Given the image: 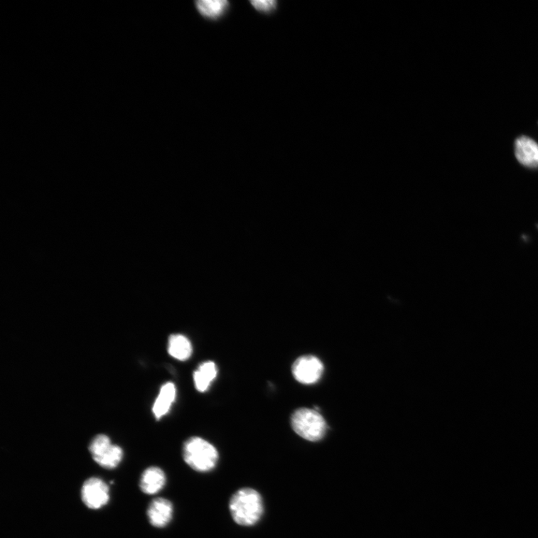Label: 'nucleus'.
<instances>
[{
  "label": "nucleus",
  "mask_w": 538,
  "mask_h": 538,
  "mask_svg": "<svg viewBox=\"0 0 538 538\" xmlns=\"http://www.w3.org/2000/svg\"><path fill=\"white\" fill-rule=\"evenodd\" d=\"M168 353L173 357L184 361L193 354V345L190 340L181 334H174L169 338Z\"/></svg>",
  "instance_id": "obj_12"
},
{
  "label": "nucleus",
  "mask_w": 538,
  "mask_h": 538,
  "mask_svg": "<svg viewBox=\"0 0 538 538\" xmlns=\"http://www.w3.org/2000/svg\"><path fill=\"white\" fill-rule=\"evenodd\" d=\"M518 162L527 168H538V144L527 136L518 138L515 144Z\"/></svg>",
  "instance_id": "obj_8"
},
{
  "label": "nucleus",
  "mask_w": 538,
  "mask_h": 538,
  "mask_svg": "<svg viewBox=\"0 0 538 538\" xmlns=\"http://www.w3.org/2000/svg\"><path fill=\"white\" fill-rule=\"evenodd\" d=\"M183 456L192 469L200 473L212 470L219 461V453L214 446L200 438H191L184 443Z\"/></svg>",
  "instance_id": "obj_2"
},
{
  "label": "nucleus",
  "mask_w": 538,
  "mask_h": 538,
  "mask_svg": "<svg viewBox=\"0 0 538 538\" xmlns=\"http://www.w3.org/2000/svg\"><path fill=\"white\" fill-rule=\"evenodd\" d=\"M176 398V387L171 382L165 384L156 398L154 407L153 413L156 419L165 416L170 410L171 407Z\"/></svg>",
  "instance_id": "obj_10"
},
{
  "label": "nucleus",
  "mask_w": 538,
  "mask_h": 538,
  "mask_svg": "<svg viewBox=\"0 0 538 538\" xmlns=\"http://www.w3.org/2000/svg\"><path fill=\"white\" fill-rule=\"evenodd\" d=\"M217 375L216 365L213 362L202 363L194 373V382L196 389L203 392L208 389L210 384Z\"/></svg>",
  "instance_id": "obj_13"
},
{
  "label": "nucleus",
  "mask_w": 538,
  "mask_h": 538,
  "mask_svg": "<svg viewBox=\"0 0 538 538\" xmlns=\"http://www.w3.org/2000/svg\"><path fill=\"white\" fill-rule=\"evenodd\" d=\"M81 498L86 507L97 510L109 502V487L104 480L92 477L84 483L81 489Z\"/></svg>",
  "instance_id": "obj_5"
},
{
  "label": "nucleus",
  "mask_w": 538,
  "mask_h": 538,
  "mask_svg": "<svg viewBox=\"0 0 538 538\" xmlns=\"http://www.w3.org/2000/svg\"><path fill=\"white\" fill-rule=\"evenodd\" d=\"M324 366L321 360L314 356H303L296 360L293 366L295 379L303 384L316 383L323 375Z\"/></svg>",
  "instance_id": "obj_6"
},
{
  "label": "nucleus",
  "mask_w": 538,
  "mask_h": 538,
  "mask_svg": "<svg viewBox=\"0 0 538 538\" xmlns=\"http://www.w3.org/2000/svg\"><path fill=\"white\" fill-rule=\"evenodd\" d=\"M90 452L101 468L112 470L119 466L124 457L123 449L112 443L108 436L99 434L92 440Z\"/></svg>",
  "instance_id": "obj_4"
},
{
  "label": "nucleus",
  "mask_w": 538,
  "mask_h": 538,
  "mask_svg": "<svg viewBox=\"0 0 538 538\" xmlns=\"http://www.w3.org/2000/svg\"><path fill=\"white\" fill-rule=\"evenodd\" d=\"M166 484V475L162 469L151 467L145 470L140 479L141 490L148 495L161 491Z\"/></svg>",
  "instance_id": "obj_9"
},
{
  "label": "nucleus",
  "mask_w": 538,
  "mask_h": 538,
  "mask_svg": "<svg viewBox=\"0 0 538 538\" xmlns=\"http://www.w3.org/2000/svg\"><path fill=\"white\" fill-rule=\"evenodd\" d=\"M294 430L300 437L311 442L323 439L326 424L321 414L314 410L301 409L296 411L291 419Z\"/></svg>",
  "instance_id": "obj_3"
},
{
  "label": "nucleus",
  "mask_w": 538,
  "mask_h": 538,
  "mask_svg": "<svg viewBox=\"0 0 538 538\" xmlns=\"http://www.w3.org/2000/svg\"><path fill=\"white\" fill-rule=\"evenodd\" d=\"M252 6L259 12L269 14L277 8L278 3L274 0H257L250 2Z\"/></svg>",
  "instance_id": "obj_14"
},
{
  "label": "nucleus",
  "mask_w": 538,
  "mask_h": 538,
  "mask_svg": "<svg viewBox=\"0 0 538 538\" xmlns=\"http://www.w3.org/2000/svg\"><path fill=\"white\" fill-rule=\"evenodd\" d=\"M147 515L153 527L164 528L169 524L173 518V505L164 498L155 499L151 502Z\"/></svg>",
  "instance_id": "obj_7"
},
{
  "label": "nucleus",
  "mask_w": 538,
  "mask_h": 538,
  "mask_svg": "<svg viewBox=\"0 0 538 538\" xmlns=\"http://www.w3.org/2000/svg\"><path fill=\"white\" fill-rule=\"evenodd\" d=\"M229 507L232 519L242 527L255 525L264 511L263 499L257 490L252 488L239 490L232 497Z\"/></svg>",
  "instance_id": "obj_1"
},
{
  "label": "nucleus",
  "mask_w": 538,
  "mask_h": 538,
  "mask_svg": "<svg viewBox=\"0 0 538 538\" xmlns=\"http://www.w3.org/2000/svg\"><path fill=\"white\" fill-rule=\"evenodd\" d=\"M195 7L203 18L216 20L226 12L229 2L226 0H200L195 2Z\"/></svg>",
  "instance_id": "obj_11"
}]
</instances>
